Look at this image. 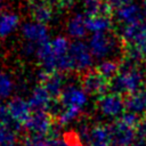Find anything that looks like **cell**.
Segmentation results:
<instances>
[{
  "label": "cell",
  "mask_w": 146,
  "mask_h": 146,
  "mask_svg": "<svg viewBox=\"0 0 146 146\" xmlns=\"http://www.w3.org/2000/svg\"><path fill=\"white\" fill-rule=\"evenodd\" d=\"M71 40L65 35H56L41 44L35 54V57L43 71L71 72L70 48Z\"/></svg>",
  "instance_id": "cell-1"
},
{
  "label": "cell",
  "mask_w": 146,
  "mask_h": 146,
  "mask_svg": "<svg viewBox=\"0 0 146 146\" xmlns=\"http://www.w3.org/2000/svg\"><path fill=\"white\" fill-rule=\"evenodd\" d=\"M144 79L139 63L124 57L119 73L111 80L110 89L121 95H129L145 86Z\"/></svg>",
  "instance_id": "cell-2"
},
{
  "label": "cell",
  "mask_w": 146,
  "mask_h": 146,
  "mask_svg": "<svg viewBox=\"0 0 146 146\" xmlns=\"http://www.w3.org/2000/svg\"><path fill=\"white\" fill-rule=\"evenodd\" d=\"M68 143L73 146H112L110 125L82 123Z\"/></svg>",
  "instance_id": "cell-3"
},
{
  "label": "cell",
  "mask_w": 146,
  "mask_h": 146,
  "mask_svg": "<svg viewBox=\"0 0 146 146\" xmlns=\"http://www.w3.org/2000/svg\"><path fill=\"white\" fill-rule=\"evenodd\" d=\"M88 100H89V94L86 91L82 84L66 83L64 89L57 97V100L52 106L50 114H54V112L57 108L72 110L81 114L86 108V106L88 105Z\"/></svg>",
  "instance_id": "cell-4"
},
{
  "label": "cell",
  "mask_w": 146,
  "mask_h": 146,
  "mask_svg": "<svg viewBox=\"0 0 146 146\" xmlns=\"http://www.w3.org/2000/svg\"><path fill=\"white\" fill-rule=\"evenodd\" d=\"M19 30H21V35L24 40L23 51L27 56L31 55L35 56L38 48L50 39L47 24L36 22L34 19L24 22L21 25Z\"/></svg>",
  "instance_id": "cell-5"
},
{
  "label": "cell",
  "mask_w": 146,
  "mask_h": 146,
  "mask_svg": "<svg viewBox=\"0 0 146 146\" xmlns=\"http://www.w3.org/2000/svg\"><path fill=\"white\" fill-rule=\"evenodd\" d=\"M122 43L120 36L108 32L91 33L88 39V46L96 59L103 60L106 58H112L115 52L119 51V47Z\"/></svg>",
  "instance_id": "cell-6"
},
{
  "label": "cell",
  "mask_w": 146,
  "mask_h": 146,
  "mask_svg": "<svg viewBox=\"0 0 146 146\" xmlns=\"http://www.w3.org/2000/svg\"><path fill=\"white\" fill-rule=\"evenodd\" d=\"M94 57L88 42L82 40H72L70 48V60H71V70L73 72L86 73L91 70L94 65Z\"/></svg>",
  "instance_id": "cell-7"
},
{
  "label": "cell",
  "mask_w": 146,
  "mask_h": 146,
  "mask_svg": "<svg viewBox=\"0 0 146 146\" xmlns=\"http://www.w3.org/2000/svg\"><path fill=\"white\" fill-rule=\"evenodd\" d=\"M97 110L99 113L108 119H119L125 110V103L124 98L121 94L114 92V91H107L100 96H98L97 99Z\"/></svg>",
  "instance_id": "cell-8"
},
{
  "label": "cell",
  "mask_w": 146,
  "mask_h": 146,
  "mask_svg": "<svg viewBox=\"0 0 146 146\" xmlns=\"http://www.w3.org/2000/svg\"><path fill=\"white\" fill-rule=\"evenodd\" d=\"M55 127V121L48 111H32L23 128L31 135L49 136Z\"/></svg>",
  "instance_id": "cell-9"
},
{
  "label": "cell",
  "mask_w": 146,
  "mask_h": 146,
  "mask_svg": "<svg viewBox=\"0 0 146 146\" xmlns=\"http://www.w3.org/2000/svg\"><path fill=\"white\" fill-rule=\"evenodd\" d=\"M110 129L112 146H132L136 137V128L117 119L110 124Z\"/></svg>",
  "instance_id": "cell-10"
},
{
  "label": "cell",
  "mask_w": 146,
  "mask_h": 146,
  "mask_svg": "<svg viewBox=\"0 0 146 146\" xmlns=\"http://www.w3.org/2000/svg\"><path fill=\"white\" fill-rule=\"evenodd\" d=\"M81 84L89 95L98 97L107 92L111 86V81L103 76L97 70H89L88 72L83 73Z\"/></svg>",
  "instance_id": "cell-11"
},
{
  "label": "cell",
  "mask_w": 146,
  "mask_h": 146,
  "mask_svg": "<svg viewBox=\"0 0 146 146\" xmlns=\"http://www.w3.org/2000/svg\"><path fill=\"white\" fill-rule=\"evenodd\" d=\"M55 99L57 98H55L42 83L35 86L27 98L33 111H48L49 113L56 103Z\"/></svg>",
  "instance_id": "cell-12"
},
{
  "label": "cell",
  "mask_w": 146,
  "mask_h": 146,
  "mask_svg": "<svg viewBox=\"0 0 146 146\" xmlns=\"http://www.w3.org/2000/svg\"><path fill=\"white\" fill-rule=\"evenodd\" d=\"M5 106L11 120L17 124H19L21 127H23V124L25 123V121L29 119V116L33 111L29 100L19 96L9 99V102Z\"/></svg>",
  "instance_id": "cell-13"
},
{
  "label": "cell",
  "mask_w": 146,
  "mask_h": 146,
  "mask_svg": "<svg viewBox=\"0 0 146 146\" xmlns=\"http://www.w3.org/2000/svg\"><path fill=\"white\" fill-rule=\"evenodd\" d=\"M65 31H66V35L71 40H82L89 32L87 27L86 14L84 13L73 14L66 22Z\"/></svg>",
  "instance_id": "cell-14"
},
{
  "label": "cell",
  "mask_w": 146,
  "mask_h": 146,
  "mask_svg": "<svg viewBox=\"0 0 146 146\" xmlns=\"http://www.w3.org/2000/svg\"><path fill=\"white\" fill-rule=\"evenodd\" d=\"M40 83H42L49 91L50 94L57 98L62 90L64 89L66 82H65V76L63 72L59 71H43L40 72L39 74Z\"/></svg>",
  "instance_id": "cell-15"
},
{
  "label": "cell",
  "mask_w": 146,
  "mask_h": 146,
  "mask_svg": "<svg viewBox=\"0 0 146 146\" xmlns=\"http://www.w3.org/2000/svg\"><path fill=\"white\" fill-rule=\"evenodd\" d=\"M115 18L120 25H125V24H130V23L145 21L144 13H143L141 8L132 2L116 8Z\"/></svg>",
  "instance_id": "cell-16"
},
{
  "label": "cell",
  "mask_w": 146,
  "mask_h": 146,
  "mask_svg": "<svg viewBox=\"0 0 146 146\" xmlns=\"http://www.w3.org/2000/svg\"><path fill=\"white\" fill-rule=\"evenodd\" d=\"M21 17L13 10L0 11V39H6L21 27Z\"/></svg>",
  "instance_id": "cell-17"
},
{
  "label": "cell",
  "mask_w": 146,
  "mask_h": 146,
  "mask_svg": "<svg viewBox=\"0 0 146 146\" xmlns=\"http://www.w3.org/2000/svg\"><path fill=\"white\" fill-rule=\"evenodd\" d=\"M30 11H31L32 19L43 23V24L50 23L55 16V9H54L51 2L44 1V0L32 1Z\"/></svg>",
  "instance_id": "cell-18"
},
{
  "label": "cell",
  "mask_w": 146,
  "mask_h": 146,
  "mask_svg": "<svg viewBox=\"0 0 146 146\" xmlns=\"http://www.w3.org/2000/svg\"><path fill=\"white\" fill-rule=\"evenodd\" d=\"M125 110L136 114H143L146 112V87H141L135 92L125 95L124 98Z\"/></svg>",
  "instance_id": "cell-19"
},
{
  "label": "cell",
  "mask_w": 146,
  "mask_h": 146,
  "mask_svg": "<svg viewBox=\"0 0 146 146\" xmlns=\"http://www.w3.org/2000/svg\"><path fill=\"white\" fill-rule=\"evenodd\" d=\"M87 27L90 33L108 32L113 27L112 15L98 14V15L87 16Z\"/></svg>",
  "instance_id": "cell-20"
},
{
  "label": "cell",
  "mask_w": 146,
  "mask_h": 146,
  "mask_svg": "<svg viewBox=\"0 0 146 146\" xmlns=\"http://www.w3.org/2000/svg\"><path fill=\"white\" fill-rule=\"evenodd\" d=\"M82 9L86 16L98 14L112 15L113 7L107 0H82Z\"/></svg>",
  "instance_id": "cell-21"
},
{
  "label": "cell",
  "mask_w": 146,
  "mask_h": 146,
  "mask_svg": "<svg viewBox=\"0 0 146 146\" xmlns=\"http://www.w3.org/2000/svg\"><path fill=\"white\" fill-rule=\"evenodd\" d=\"M121 67V63L115 59V58H106L100 60V63L97 65L96 70L103 75L105 76L107 80H112L120 71Z\"/></svg>",
  "instance_id": "cell-22"
},
{
  "label": "cell",
  "mask_w": 146,
  "mask_h": 146,
  "mask_svg": "<svg viewBox=\"0 0 146 146\" xmlns=\"http://www.w3.org/2000/svg\"><path fill=\"white\" fill-rule=\"evenodd\" d=\"M15 90V81L13 76L3 71H0V98H8Z\"/></svg>",
  "instance_id": "cell-23"
},
{
  "label": "cell",
  "mask_w": 146,
  "mask_h": 146,
  "mask_svg": "<svg viewBox=\"0 0 146 146\" xmlns=\"http://www.w3.org/2000/svg\"><path fill=\"white\" fill-rule=\"evenodd\" d=\"M17 132H18V130L15 129L14 127L0 123V146L16 140Z\"/></svg>",
  "instance_id": "cell-24"
},
{
  "label": "cell",
  "mask_w": 146,
  "mask_h": 146,
  "mask_svg": "<svg viewBox=\"0 0 146 146\" xmlns=\"http://www.w3.org/2000/svg\"><path fill=\"white\" fill-rule=\"evenodd\" d=\"M107 1L111 3V6L113 8H119V7H122L124 5L132 2V0H107Z\"/></svg>",
  "instance_id": "cell-25"
},
{
  "label": "cell",
  "mask_w": 146,
  "mask_h": 146,
  "mask_svg": "<svg viewBox=\"0 0 146 146\" xmlns=\"http://www.w3.org/2000/svg\"><path fill=\"white\" fill-rule=\"evenodd\" d=\"M2 146H24V145L21 144V143H18L17 140H14V141L7 143V144H5V145H2Z\"/></svg>",
  "instance_id": "cell-26"
},
{
  "label": "cell",
  "mask_w": 146,
  "mask_h": 146,
  "mask_svg": "<svg viewBox=\"0 0 146 146\" xmlns=\"http://www.w3.org/2000/svg\"><path fill=\"white\" fill-rule=\"evenodd\" d=\"M3 7H5V0H0V11L3 10Z\"/></svg>",
  "instance_id": "cell-27"
},
{
  "label": "cell",
  "mask_w": 146,
  "mask_h": 146,
  "mask_svg": "<svg viewBox=\"0 0 146 146\" xmlns=\"http://www.w3.org/2000/svg\"><path fill=\"white\" fill-rule=\"evenodd\" d=\"M143 6H144V11L146 13V0H143Z\"/></svg>",
  "instance_id": "cell-28"
},
{
  "label": "cell",
  "mask_w": 146,
  "mask_h": 146,
  "mask_svg": "<svg viewBox=\"0 0 146 146\" xmlns=\"http://www.w3.org/2000/svg\"><path fill=\"white\" fill-rule=\"evenodd\" d=\"M44 1H49V2H51V1H55V0H44Z\"/></svg>",
  "instance_id": "cell-29"
},
{
  "label": "cell",
  "mask_w": 146,
  "mask_h": 146,
  "mask_svg": "<svg viewBox=\"0 0 146 146\" xmlns=\"http://www.w3.org/2000/svg\"><path fill=\"white\" fill-rule=\"evenodd\" d=\"M1 106H2V105H1V98H0V107H1Z\"/></svg>",
  "instance_id": "cell-30"
},
{
  "label": "cell",
  "mask_w": 146,
  "mask_h": 146,
  "mask_svg": "<svg viewBox=\"0 0 146 146\" xmlns=\"http://www.w3.org/2000/svg\"><path fill=\"white\" fill-rule=\"evenodd\" d=\"M30 1H34V0H30Z\"/></svg>",
  "instance_id": "cell-31"
}]
</instances>
